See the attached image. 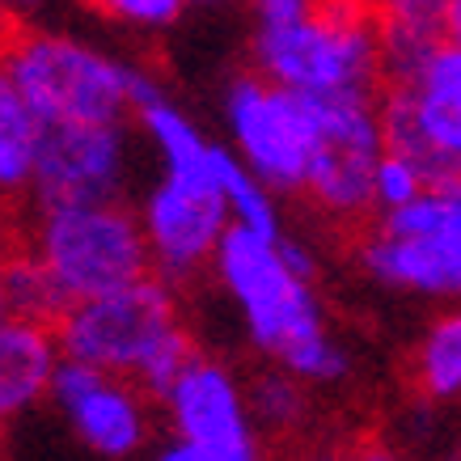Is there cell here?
I'll list each match as a JSON object with an SVG mask.
<instances>
[{
	"label": "cell",
	"instance_id": "6da1fadb",
	"mask_svg": "<svg viewBox=\"0 0 461 461\" xmlns=\"http://www.w3.org/2000/svg\"><path fill=\"white\" fill-rule=\"evenodd\" d=\"M56 339L64 360L127 377L140 393L153 398H166L182 373L199 360L186 326L178 321L174 284H166L161 276L72 305L59 318Z\"/></svg>",
	"mask_w": 461,
	"mask_h": 461
},
{
	"label": "cell",
	"instance_id": "7a4b0ae2",
	"mask_svg": "<svg viewBox=\"0 0 461 461\" xmlns=\"http://www.w3.org/2000/svg\"><path fill=\"white\" fill-rule=\"evenodd\" d=\"M254 72L301 98H377L385 85L381 26L368 0H321L288 30H254Z\"/></svg>",
	"mask_w": 461,
	"mask_h": 461
},
{
	"label": "cell",
	"instance_id": "3957f363",
	"mask_svg": "<svg viewBox=\"0 0 461 461\" xmlns=\"http://www.w3.org/2000/svg\"><path fill=\"white\" fill-rule=\"evenodd\" d=\"M0 81L47 127H111L131 114V68L72 34L17 30Z\"/></svg>",
	"mask_w": 461,
	"mask_h": 461
},
{
	"label": "cell",
	"instance_id": "277c9868",
	"mask_svg": "<svg viewBox=\"0 0 461 461\" xmlns=\"http://www.w3.org/2000/svg\"><path fill=\"white\" fill-rule=\"evenodd\" d=\"M72 305L123 293L153 276V250L144 238L140 208L94 203V208H59L30 216L22 238Z\"/></svg>",
	"mask_w": 461,
	"mask_h": 461
},
{
	"label": "cell",
	"instance_id": "5b68a950",
	"mask_svg": "<svg viewBox=\"0 0 461 461\" xmlns=\"http://www.w3.org/2000/svg\"><path fill=\"white\" fill-rule=\"evenodd\" d=\"M212 271L229 301L238 305L250 343L276 364H284L296 348H305L309 339L326 335L318 293L284 263L280 238H263L233 224Z\"/></svg>",
	"mask_w": 461,
	"mask_h": 461
},
{
	"label": "cell",
	"instance_id": "8992f818",
	"mask_svg": "<svg viewBox=\"0 0 461 461\" xmlns=\"http://www.w3.org/2000/svg\"><path fill=\"white\" fill-rule=\"evenodd\" d=\"M385 149L406 157L432 191L461 186V47L440 42L415 77L381 85Z\"/></svg>",
	"mask_w": 461,
	"mask_h": 461
},
{
	"label": "cell",
	"instance_id": "52a82bcc",
	"mask_svg": "<svg viewBox=\"0 0 461 461\" xmlns=\"http://www.w3.org/2000/svg\"><path fill=\"white\" fill-rule=\"evenodd\" d=\"M224 123L238 161L267 191H305L318 140L313 98H301L258 72H246L224 94Z\"/></svg>",
	"mask_w": 461,
	"mask_h": 461
},
{
	"label": "cell",
	"instance_id": "ba28073f",
	"mask_svg": "<svg viewBox=\"0 0 461 461\" xmlns=\"http://www.w3.org/2000/svg\"><path fill=\"white\" fill-rule=\"evenodd\" d=\"M313 161H309L305 195L335 221H360L373 203V178L385 157L381 106L373 94L356 98H313Z\"/></svg>",
	"mask_w": 461,
	"mask_h": 461
},
{
	"label": "cell",
	"instance_id": "9c48e42d",
	"mask_svg": "<svg viewBox=\"0 0 461 461\" xmlns=\"http://www.w3.org/2000/svg\"><path fill=\"white\" fill-rule=\"evenodd\" d=\"M131 140L127 123L111 127H47L39 149V169L26 191V212L94 208V203H123Z\"/></svg>",
	"mask_w": 461,
	"mask_h": 461
},
{
	"label": "cell",
	"instance_id": "30bf717a",
	"mask_svg": "<svg viewBox=\"0 0 461 461\" xmlns=\"http://www.w3.org/2000/svg\"><path fill=\"white\" fill-rule=\"evenodd\" d=\"M140 221L149 250H153V276H161L166 284L195 280L203 267L216 263V254L233 229L221 178L186 182L161 174L140 203Z\"/></svg>",
	"mask_w": 461,
	"mask_h": 461
},
{
	"label": "cell",
	"instance_id": "8fae6325",
	"mask_svg": "<svg viewBox=\"0 0 461 461\" xmlns=\"http://www.w3.org/2000/svg\"><path fill=\"white\" fill-rule=\"evenodd\" d=\"M161 402H166L174 440L203 448L216 461H263L254 440L250 398L241 393L224 364L199 356Z\"/></svg>",
	"mask_w": 461,
	"mask_h": 461
},
{
	"label": "cell",
	"instance_id": "7c38bea8",
	"mask_svg": "<svg viewBox=\"0 0 461 461\" xmlns=\"http://www.w3.org/2000/svg\"><path fill=\"white\" fill-rule=\"evenodd\" d=\"M51 398L64 420L98 457H131L149 440V411L144 393L127 377L98 373L89 364L64 360L51 385Z\"/></svg>",
	"mask_w": 461,
	"mask_h": 461
},
{
	"label": "cell",
	"instance_id": "4fadbf2b",
	"mask_svg": "<svg viewBox=\"0 0 461 461\" xmlns=\"http://www.w3.org/2000/svg\"><path fill=\"white\" fill-rule=\"evenodd\" d=\"M360 267L373 280L423 296H461V233L440 238H373L360 241Z\"/></svg>",
	"mask_w": 461,
	"mask_h": 461
},
{
	"label": "cell",
	"instance_id": "5bb4252c",
	"mask_svg": "<svg viewBox=\"0 0 461 461\" xmlns=\"http://www.w3.org/2000/svg\"><path fill=\"white\" fill-rule=\"evenodd\" d=\"M59 364H64V351L51 326L5 318L0 321V411L22 415L39 398H47Z\"/></svg>",
	"mask_w": 461,
	"mask_h": 461
},
{
	"label": "cell",
	"instance_id": "9a60e30c",
	"mask_svg": "<svg viewBox=\"0 0 461 461\" xmlns=\"http://www.w3.org/2000/svg\"><path fill=\"white\" fill-rule=\"evenodd\" d=\"M381 26L385 85H398L423 68V59L445 42L448 0H368Z\"/></svg>",
	"mask_w": 461,
	"mask_h": 461
},
{
	"label": "cell",
	"instance_id": "2e32d148",
	"mask_svg": "<svg viewBox=\"0 0 461 461\" xmlns=\"http://www.w3.org/2000/svg\"><path fill=\"white\" fill-rule=\"evenodd\" d=\"M0 305H5V318L14 321H39V326H51L56 330L59 318L72 309V301L64 296L51 271L26 250L17 246L5 267H0Z\"/></svg>",
	"mask_w": 461,
	"mask_h": 461
},
{
	"label": "cell",
	"instance_id": "e0dca14e",
	"mask_svg": "<svg viewBox=\"0 0 461 461\" xmlns=\"http://www.w3.org/2000/svg\"><path fill=\"white\" fill-rule=\"evenodd\" d=\"M42 131H47V123L17 98L14 85L0 81V186L9 195L30 191L34 169H39Z\"/></svg>",
	"mask_w": 461,
	"mask_h": 461
},
{
	"label": "cell",
	"instance_id": "ac0fdd59",
	"mask_svg": "<svg viewBox=\"0 0 461 461\" xmlns=\"http://www.w3.org/2000/svg\"><path fill=\"white\" fill-rule=\"evenodd\" d=\"M415 377L428 398H457L461 393V305L448 309L415 351Z\"/></svg>",
	"mask_w": 461,
	"mask_h": 461
},
{
	"label": "cell",
	"instance_id": "d6986e66",
	"mask_svg": "<svg viewBox=\"0 0 461 461\" xmlns=\"http://www.w3.org/2000/svg\"><path fill=\"white\" fill-rule=\"evenodd\" d=\"M221 186H224V199H229V216H233L238 229H250V233H263V238H284L280 212L271 203V191L229 149L221 157Z\"/></svg>",
	"mask_w": 461,
	"mask_h": 461
},
{
	"label": "cell",
	"instance_id": "ffe728a7",
	"mask_svg": "<svg viewBox=\"0 0 461 461\" xmlns=\"http://www.w3.org/2000/svg\"><path fill=\"white\" fill-rule=\"evenodd\" d=\"M377 233L385 238H440V233H461L457 208L448 191H428L415 203H406L398 212L377 216Z\"/></svg>",
	"mask_w": 461,
	"mask_h": 461
},
{
	"label": "cell",
	"instance_id": "44dd1931",
	"mask_svg": "<svg viewBox=\"0 0 461 461\" xmlns=\"http://www.w3.org/2000/svg\"><path fill=\"white\" fill-rule=\"evenodd\" d=\"M250 415L254 423H263V428H296L301 415H305V390H301V381L293 373H284V368H271L263 377H254L250 385Z\"/></svg>",
	"mask_w": 461,
	"mask_h": 461
},
{
	"label": "cell",
	"instance_id": "7402d4cb",
	"mask_svg": "<svg viewBox=\"0 0 461 461\" xmlns=\"http://www.w3.org/2000/svg\"><path fill=\"white\" fill-rule=\"evenodd\" d=\"M428 191H432V186H428V178H423L420 169L411 166L406 157H398V153L385 149V157H381V166H377V178H373V203H377V216L406 208V203H415V199L428 195Z\"/></svg>",
	"mask_w": 461,
	"mask_h": 461
},
{
	"label": "cell",
	"instance_id": "603a6c76",
	"mask_svg": "<svg viewBox=\"0 0 461 461\" xmlns=\"http://www.w3.org/2000/svg\"><path fill=\"white\" fill-rule=\"evenodd\" d=\"M280 368L284 373H293L301 385H305V381L309 385H335V381L348 377L351 360H348V351L339 348L330 335H318V339H309L305 348H296Z\"/></svg>",
	"mask_w": 461,
	"mask_h": 461
},
{
	"label": "cell",
	"instance_id": "cb8c5ba5",
	"mask_svg": "<svg viewBox=\"0 0 461 461\" xmlns=\"http://www.w3.org/2000/svg\"><path fill=\"white\" fill-rule=\"evenodd\" d=\"M102 17H111L119 26H136V30H166L182 17V9L191 0H89Z\"/></svg>",
	"mask_w": 461,
	"mask_h": 461
},
{
	"label": "cell",
	"instance_id": "d4e9b609",
	"mask_svg": "<svg viewBox=\"0 0 461 461\" xmlns=\"http://www.w3.org/2000/svg\"><path fill=\"white\" fill-rule=\"evenodd\" d=\"M321 0H250L254 30H288L318 14Z\"/></svg>",
	"mask_w": 461,
	"mask_h": 461
},
{
	"label": "cell",
	"instance_id": "484cf974",
	"mask_svg": "<svg viewBox=\"0 0 461 461\" xmlns=\"http://www.w3.org/2000/svg\"><path fill=\"white\" fill-rule=\"evenodd\" d=\"M280 250H284V263L293 267L301 280H309V284L318 280V258H313V254H309L296 238H288V233H284V238H280Z\"/></svg>",
	"mask_w": 461,
	"mask_h": 461
},
{
	"label": "cell",
	"instance_id": "4316f807",
	"mask_svg": "<svg viewBox=\"0 0 461 461\" xmlns=\"http://www.w3.org/2000/svg\"><path fill=\"white\" fill-rule=\"evenodd\" d=\"M153 461H216V457L195 445H186V440H169V445H161L153 453Z\"/></svg>",
	"mask_w": 461,
	"mask_h": 461
},
{
	"label": "cell",
	"instance_id": "83f0119b",
	"mask_svg": "<svg viewBox=\"0 0 461 461\" xmlns=\"http://www.w3.org/2000/svg\"><path fill=\"white\" fill-rule=\"evenodd\" d=\"M445 42L461 47V0H448V17H445Z\"/></svg>",
	"mask_w": 461,
	"mask_h": 461
},
{
	"label": "cell",
	"instance_id": "f1b7e54d",
	"mask_svg": "<svg viewBox=\"0 0 461 461\" xmlns=\"http://www.w3.org/2000/svg\"><path fill=\"white\" fill-rule=\"evenodd\" d=\"M448 195H453V208H457V224H461V186H457V191H448Z\"/></svg>",
	"mask_w": 461,
	"mask_h": 461
},
{
	"label": "cell",
	"instance_id": "f546056e",
	"mask_svg": "<svg viewBox=\"0 0 461 461\" xmlns=\"http://www.w3.org/2000/svg\"><path fill=\"white\" fill-rule=\"evenodd\" d=\"M9 5H14V9H34L39 0H9Z\"/></svg>",
	"mask_w": 461,
	"mask_h": 461
},
{
	"label": "cell",
	"instance_id": "4dcf8cb0",
	"mask_svg": "<svg viewBox=\"0 0 461 461\" xmlns=\"http://www.w3.org/2000/svg\"><path fill=\"white\" fill-rule=\"evenodd\" d=\"M313 461H356V457H313Z\"/></svg>",
	"mask_w": 461,
	"mask_h": 461
},
{
	"label": "cell",
	"instance_id": "1f68e13d",
	"mask_svg": "<svg viewBox=\"0 0 461 461\" xmlns=\"http://www.w3.org/2000/svg\"><path fill=\"white\" fill-rule=\"evenodd\" d=\"M191 5H212V0H191Z\"/></svg>",
	"mask_w": 461,
	"mask_h": 461
}]
</instances>
